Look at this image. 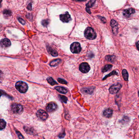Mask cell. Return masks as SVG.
<instances>
[{
	"label": "cell",
	"mask_w": 139,
	"mask_h": 139,
	"mask_svg": "<svg viewBox=\"0 0 139 139\" xmlns=\"http://www.w3.org/2000/svg\"><path fill=\"white\" fill-rule=\"evenodd\" d=\"M16 88L18 91L21 93H25L28 90V87L27 84L21 81H18L16 83Z\"/></svg>",
	"instance_id": "obj_1"
},
{
	"label": "cell",
	"mask_w": 139,
	"mask_h": 139,
	"mask_svg": "<svg viewBox=\"0 0 139 139\" xmlns=\"http://www.w3.org/2000/svg\"><path fill=\"white\" fill-rule=\"evenodd\" d=\"M84 36L89 40H93L96 37V34L91 27H88L84 31Z\"/></svg>",
	"instance_id": "obj_2"
},
{
	"label": "cell",
	"mask_w": 139,
	"mask_h": 139,
	"mask_svg": "<svg viewBox=\"0 0 139 139\" xmlns=\"http://www.w3.org/2000/svg\"><path fill=\"white\" fill-rule=\"evenodd\" d=\"M11 109L14 114H20L23 111V107L18 103H14L11 105Z\"/></svg>",
	"instance_id": "obj_3"
},
{
	"label": "cell",
	"mask_w": 139,
	"mask_h": 139,
	"mask_svg": "<svg viewBox=\"0 0 139 139\" xmlns=\"http://www.w3.org/2000/svg\"><path fill=\"white\" fill-rule=\"evenodd\" d=\"M70 50L74 54H78L81 51V45L78 42H73L71 45Z\"/></svg>",
	"instance_id": "obj_4"
},
{
	"label": "cell",
	"mask_w": 139,
	"mask_h": 139,
	"mask_svg": "<svg viewBox=\"0 0 139 139\" xmlns=\"http://www.w3.org/2000/svg\"><path fill=\"white\" fill-rule=\"evenodd\" d=\"M122 87V84L120 83H117V84H113L110 87L109 91L110 93L112 94H115L117 93L119 90L121 89Z\"/></svg>",
	"instance_id": "obj_5"
},
{
	"label": "cell",
	"mask_w": 139,
	"mask_h": 139,
	"mask_svg": "<svg viewBox=\"0 0 139 139\" xmlns=\"http://www.w3.org/2000/svg\"><path fill=\"white\" fill-rule=\"evenodd\" d=\"M79 69L81 72L84 74L88 73L90 70V66L87 63H82L79 67Z\"/></svg>",
	"instance_id": "obj_6"
},
{
	"label": "cell",
	"mask_w": 139,
	"mask_h": 139,
	"mask_svg": "<svg viewBox=\"0 0 139 139\" xmlns=\"http://www.w3.org/2000/svg\"><path fill=\"white\" fill-rule=\"evenodd\" d=\"M60 21L63 23H69L72 20L71 16L69 14V12H66L65 14H61L60 15Z\"/></svg>",
	"instance_id": "obj_7"
},
{
	"label": "cell",
	"mask_w": 139,
	"mask_h": 139,
	"mask_svg": "<svg viewBox=\"0 0 139 139\" xmlns=\"http://www.w3.org/2000/svg\"><path fill=\"white\" fill-rule=\"evenodd\" d=\"M37 115L40 119L43 120H46L48 117V115L46 111L42 110H39L37 111Z\"/></svg>",
	"instance_id": "obj_8"
},
{
	"label": "cell",
	"mask_w": 139,
	"mask_h": 139,
	"mask_svg": "<svg viewBox=\"0 0 139 139\" xmlns=\"http://www.w3.org/2000/svg\"><path fill=\"white\" fill-rule=\"evenodd\" d=\"M57 108V105L54 102L48 104L46 107V110L47 112L51 113L55 111Z\"/></svg>",
	"instance_id": "obj_9"
},
{
	"label": "cell",
	"mask_w": 139,
	"mask_h": 139,
	"mask_svg": "<svg viewBox=\"0 0 139 139\" xmlns=\"http://www.w3.org/2000/svg\"><path fill=\"white\" fill-rule=\"evenodd\" d=\"M0 43L2 47H9L11 45L10 41L8 38H4L2 40Z\"/></svg>",
	"instance_id": "obj_10"
},
{
	"label": "cell",
	"mask_w": 139,
	"mask_h": 139,
	"mask_svg": "<svg viewBox=\"0 0 139 139\" xmlns=\"http://www.w3.org/2000/svg\"><path fill=\"white\" fill-rule=\"evenodd\" d=\"M111 25L112 28L113 32L114 34H116L117 33V22L114 20H112L111 22Z\"/></svg>",
	"instance_id": "obj_11"
},
{
	"label": "cell",
	"mask_w": 139,
	"mask_h": 139,
	"mask_svg": "<svg viewBox=\"0 0 139 139\" xmlns=\"http://www.w3.org/2000/svg\"><path fill=\"white\" fill-rule=\"evenodd\" d=\"M113 111L110 108H107L103 111V115L105 117L110 118L113 115Z\"/></svg>",
	"instance_id": "obj_12"
},
{
	"label": "cell",
	"mask_w": 139,
	"mask_h": 139,
	"mask_svg": "<svg viewBox=\"0 0 139 139\" xmlns=\"http://www.w3.org/2000/svg\"><path fill=\"white\" fill-rule=\"evenodd\" d=\"M96 0H90L89 2H88L87 4H86V11L89 14H91V12L90 10V8L92 7L93 6V5L94 4L95 2H96Z\"/></svg>",
	"instance_id": "obj_13"
},
{
	"label": "cell",
	"mask_w": 139,
	"mask_h": 139,
	"mask_svg": "<svg viewBox=\"0 0 139 139\" xmlns=\"http://www.w3.org/2000/svg\"><path fill=\"white\" fill-rule=\"evenodd\" d=\"M135 13V11L133 9H128L124 10L123 12V15L126 17H129L131 15Z\"/></svg>",
	"instance_id": "obj_14"
},
{
	"label": "cell",
	"mask_w": 139,
	"mask_h": 139,
	"mask_svg": "<svg viewBox=\"0 0 139 139\" xmlns=\"http://www.w3.org/2000/svg\"><path fill=\"white\" fill-rule=\"evenodd\" d=\"M47 51H48L49 53L51 54L52 56L56 57L58 56V54L56 51L54 49H53L50 46H47Z\"/></svg>",
	"instance_id": "obj_15"
},
{
	"label": "cell",
	"mask_w": 139,
	"mask_h": 139,
	"mask_svg": "<svg viewBox=\"0 0 139 139\" xmlns=\"http://www.w3.org/2000/svg\"><path fill=\"white\" fill-rule=\"evenodd\" d=\"M55 89L57 91L60 92V93H63V94H66L68 92L67 90L63 87L57 86V87H55Z\"/></svg>",
	"instance_id": "obj_16"
},
{
	"label": "cell",
	"mask_w": 139,
	"mask_h": 139,
	"mask_svg": "<svg viewBox=\"0 0 139 139\" xmlns=\"http://www.w3.org/2000/svg\"><path fill=\"white\" fill-rule=\"evenodd\" d=\"M61 60L60 59H57L49 63V65L51 66H56L61 62Z\"/></svg>",
	"instance_id": "obj_17"
},
{
	"label": "cell",
	"mask_w": 139,
	"mask_h": 139,
	"mask_svg": "<svg viewBox=\"0 0 139 139\" xmlns=\"http://www.w3.org/2000/svg\"><path fill=\"white\" fill-rule=\"evenodd\" d=\"M94 88L90 87V88H84L82 89V91L83 93H85L87 94H91L93 92Z\"/></svg>",
	"instance_id": "obj_18"
},
{
	"label": "cell",
	"mask_w": 139,
	"mask_h": 139,
	"mask_svg": "<svg viewBox=\"0 0 139 139\" xmlns=\"http://www.w3.org/2000/svg\"><path fill=\"white\" fill-rule=\"evenodd\" d=\"M115 58L116 57L114 56H111V55H107L105 57L106 60L108 61L111 62V63L115 61Z\"/></svg>",
	"instance_id": "obj_19"
},
{
	"label": "cell",
	"mask_w": 139,
	"mask_h": 139,
	"mask_svg": "<svg viewBox=\"0 0 139 139\" xmlns=\"http://www.w3.org/2000/svg\"><path fill=\"white\" fill-rule=\"evenodd\" d=\"M112 67V65H111L108 64V65H105V66H104L103 67L102 69V72L103 73L106 72L108 71L109 70H110L111 69Z\"/></svg>",
	"instance_id": "obj_20"
},
{
	"label": "cell",
	"mask_w": 139,
	"mask_h": 139,
	"mask_svg": "<svg viewBox=\"0 0 139 139\" xmlns=\"http://www.w3.org/2000/svg\"><path fill=\"white\" fill-rule=\"evenodd\" d=\"M122 74H123V76L124 78V80L125 81H127L129 80V74L128 73L127 71L126 70V69H124L123 70L122 72Z\"/></svg>",
	"instance_id": "obj_21"
},
{
	"label": "cell",
	"mask_w": 139,
	"mask_h": 139,
	"mask_svg": "<svg viewBox=\"0 0 139 139\" xmlns=\"http://www.w3.org/2000/svg\"><path fill=\"white\" fill-rule=\"evenodd\" d=\"M47 81L49 84H50L51 85L53 86L55 84H58L57 82H56L54 79H53L52 78L50 77L47 78Z\"/></svg>",
	"instance_id": "obj_22"
},
{
	"label": "cell",
	"mask_w": 139,
	"mask_h": 139,
	"mask_svg": "<svg viewBox=\"0 0 139 139\" xmlns=\"http://www.w3.org/2000/svg\"><path fill=\"white\" fill-rule=\"evenodd\" d=\"M6 122L3 119H1L0 123V130H2L5 129V127H6Z\"/></svg>",
	"instance_id": "obj_23"
},
{
	"label": "cell",
	"mask_w": 139,
	"mask_h": 139,
	"mask_svg": "<svg viewBox=\"0 0 139 139\" xmlns=\"http://www.w3.org/2000/svg\"><path fill=\"white\" fill-rule=\"evenodd\" d=\"M118 75V73L115 70H114L113 72H111V73H110L109 74L105 76V78H104L103 79H102V80H105L106 78H107V77H108L109 76H110L111 75Z\"/></svg>",
	"instance_id": "obj_24"
},
{
	"label": "cell",
	"mask_w": 139,
	"mask_h": 139,
	"mask_svg": "<svg viewBox=\"0 0 139 139\" xmlns=\"http://www.w3.org/2000/svg\"><path fill=\"white\" fill-rule=\"evenodd\" d=\"M58 96H59V98H60V100H61L63 102H64L65 103H66L68 100L67 97H66L65 96H62L60 95H59Z\"/></svg>",
	"instance_id": "obj_25"
},
{
	"label": "cell",
	"mask_w": 139,
	"mask_h": 139,
	"mask_svg": "<svg viewBox=\"0 0 139 139\" xmlns=\"http://www.w3.org/2000/svg\"><path fill=\"white\" fill-rule=\"evenodd\" d=\"M12 12L10 10L8 9H5L3 11V14L6 16H10L12 14Z\"/></svg>",
	"instance_id": "obj_26"
},
{
	"label": "cell",
	"mask_w": 139,
	"mask_h": 139,
	"mask_svg": "<svg viewBox=\"0 0 139 139\" xmlns=\"http://www.w3.org/2000/svg\"><path fill=\"white\" fill-rule=\"evenodd\" d=\"M41 23L42 25L44 27H47L49 23V21L48 20H43L42 21Z\"/></svg>",
	"instance_id": "obj_27"
},
{
	"label": "cell",
	"mask_w": 139,
	"mask_h": 139,
	"mask_svg": "<svg viewBox=\"0 0 139 139\" xmlns=\"http://www.w3.org/2000/svg\"><path fill=\"white\" fill-rule=\"evenodd\" d=\"M57 81L59 83L62 84H67V82H66V81H65L64 79H62L60 78H58L57 79Z\"/></svg>",
	"instance_id": "obj_28"
},
{
	"label": "cell",
	"mask_w": 139,
	"mask_h": 139,
	"mask_svg": "<svg viewBox=\"0 0 139 139\" xmlns=\"http://www.w3.org/2000/svg\"><path fill=\"white\" fill-rule=\"evenodd\" d=\"M18 20L19 21V22L22 24V25H24L25 24V21L23 20V18H20V17H19V18H18Z\"/></svg>",
	"instance_id": "obj_29"
},
{
	"label": "cell",
	"mask_w": 139,
	"mask_h": 139,
	"mask_svg": "<svg viewBox=\"0 0 139 139\" xmlns=\"http://www.w3.org/2000/svg\"><path fill=\"white\" fill-rule=\"evenodd\" d=\"M16 134H17V135H18L19 138H20V139H23V138H24V137H23V136L21 135L20 132H19V131H16Z\"/></svg>",
	"instance_id": "obj_30"
},
{
	"label": "cell",
	"mask_w": 139,
	"mask_h": 139,
	"mask_svg": "<svg viewBox=\"0 0 139 139\" xmlns=\"http://www.w3.org/2000/svg\"><path fill=\"white\" fill-rule=\"evenodd\" d=\"M27 9L29 10H32V4L31 3H29L28 5V6H27Z\"/></svg>",
	"instance_id": "obj_31"
},
{
	"label": "cell",
	"mask_w": 139,
	"mask_h": 139,
	"mask_svg": "<svg viewBox=\"0 0 139 139\" xmlns=\"http://www.w3.org/2000/svg\"><path fill=\"white\" fill-rule=\"evenodd\" d=\"M136 46L137 48L138 49V50H139V41H138L136 44Z\"/></svg>",
	"instance_id": "obj_32"
},
{
	"label": "cell",
	"mask_w": 139,
	"mask_h": 139,
	"mask_svg": "<svg viewBox=\"0 0 139 139\" xmlns=\"http://www.w3.org/2000/svg\"><path fill=\"white\" fill-rule=\"evenodd\" d=\"M74 1H75L78 2H83V1H85L87 0H74Z\"/></svg>",
	"instance_id": "obj_33"
},
{
	"label": "cell",
	"mask_w": 139,
	"mask_h": 139,
	"mask_svg": "<svg viewBox=\"0 0 139 139\" xmlns=\"http://www.w3.org/2000/svg\"><path fill=\"white\" fill-rule=\"evenodd\" d=\"M138 96H139V91H138Z\"/></svg>",
	"instance_id": "obj_34"
},
{
	"label": "cell",
	"mask_w": 139,
	"mask_h": 139,
	"mask_svg": "<svg viewBox=\"0 0 139 139\" xmlns=\"http://www.w3.org/2000/svg\"></svg>",
	"instance_id": "obj_35"
}]
</instances>
